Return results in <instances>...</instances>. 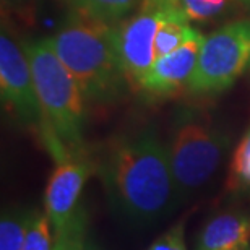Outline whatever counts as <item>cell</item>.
<instances>
[{"label":"cell","instance_id":"20","mask_svg":"<svg viewBox=\"0 0 250 250\" xmlns=\"http://www.w3.org/2000/svg\"><path fill=\"white\" fill-rule=\"evenodd\" d=\"M61 2H68V3H73L75 5V2H77V0H61Z\"/></svg>","mask_w":250,"mask_h":250},{"label":"cell","instance_id":"18","mask_svg":"<svg viewBox=\"0 0 250 250\" xmlns=\"http://www.w3.org/2000/svg\"><path fill=\"white\" fill-rule=\"evenodd\" d=\"M146 250H187L184 224L179 223L176 226L169 228L166 232L154 239Z\"/></svg>","mask_w":250,"mask_h":250},{"label":"cell","instance_id":"14","mask_svg":"<svg viewBox=\"0 0 250 250\" xmlns=\"http://www.w3.org/2000/svg\"><path fill=\"white\" fill-rule=\"evenodd\" d=\"M31 209H3L0 219V250H23Z\"/></svg>","mask_w":250,"mask_h":250},{"label":"cell","instance_id":"2","mask_svg":"<svg viewBox=\"0 0 250 250\" xmlns=\"http://www.w3.org/2000/svg\"><path fill=\"white\" fill-rule=\"evenodd\" d=\"M42 111L41 135L56 163L86 153L83 142L84 96L57 57L51 38L24 42Z\"/></svg>","mask_w":250,"mask_h":250},{"label":"cell","instance_id":"7","mask_svg":"<svg viewBox=\"0 0 250 250\" xmlns=\"http://www.w3.org/2000/svg\"><path fill=\"white\" fill-rule=\"evenodd\" d=\"M0 94L3 107L20 124L41 132L42 111L31 65L24 46H20L5 26L0 36Z\"/></svg>","mask_w":250,"mask_h":250},{"label":"cell","instance_id":"3","mask_svg":"<svg viewBox=\"0 0 250 250\" xmlns=\"http://www.w3.org/2000/svg\"><path fill=\"white\" fill-rule=\"evenodd\" d=\"M51 42L86 101L111 104L130 88L119 56L116 26L77 12L59 28Z\"/></svg>","mask_w":250,"mask_h":250},{"label":"cell","instance_id":"5","mask_svg":"<svg viewBox=\"0 0 250 250\" xmlns=\"http://www.w3.org/2000/svg\"><path fill=\"white\" fill-rule=\"evenodd\" d=\"M250 70V20H236L205 38L187 93L226 91Z\"/></svg>","mask_w":250,"mask_h":250},{"label":"cell","instance_id":"8","mask_svg":"<svg viewBox=\"0 0 250 250\" xmlns=\"http://www.w3.org/2000/svg\"><path fill=\"white\" fill-rule=\"evenodd\" d=\"M94 172L96 161L86 153L57 163L44 193V211L51 219L54 234L63 231L82 211L83 188Z\"/></svg>","mask_w":250,"mask_h":250},{"label":"cell","instance_id":"19","mask_svg":"<svg viewBox=\"0 0 250 250\" xmlns=\"http://www.w3.org/2000/svg\"><path fill=\"white\" fill-rule=\"evenodd\" d=\"M84 250H101L98 246H94L93 242H86V247H84Z\"/></svg>","mask_w":250,"mask_h":250},{"label":"cell","instance_id":"17","mask_svg":"<svg viewBox=\"0 0 250 250\" xmlns=\"http://www.w3.org/2000/svg\"><path fill=\"white\" fill-rule=\"evenodd\" d=\"M229 0H176V5L192 21H208L226 10Z\"/></svg>","mask_w":250,"mask_h":250},{"label":"cell","instance_id":"23","mask_svg":"<svg viewBox=\"0 0 250 250\" xmlns=\"http://www.w3.org/2000/svg\"><path fill=\"white\" fill-rule=\"evenodd\" d=\"M164 2H172V3H176V0H164Z\"/></svg>","mask_w":250,"mask_h":250},{"label":"cell","instance_id":"10","mask_svg":"<svg viewBox=\"0 0 250 250\" xmlns=\"http://www.w3.org/2000/svg\"><path fill=\"white\" fill-rule=\"evenodd\" d=\"M250 247V216L224 211L209 218L200 231L195 250H247Z\"/></svg>","mask_w":250,"mask_h":250},{"label":"cell","instance_id":"9","mask_svg":"<svg viewBox=\"0 0 250 250\" xmlns=\"http://www.w3.org/2000/svg\"><path fill=\"white\" fill-rule=\"evenodd\" d=\"M203 41V34L198 29H193L181 47L161 59H156L143 78L138 93H143L148 98L161 99L187 91Z\"/></svg>","mask_w":250,"mask_h":250},{"label":"cell","instance_id":"16","mask_svg":"<svg viewBox=\"0 0 250 250\" xmlns=\"http://www.w3.org/2000/svg\"><path fill=\"white\" fill-rule=\"evenodd\" d=\"M86 242V213L83 207L77 218L63 231L56 234L54 250H84Z\"/></svg>","mask_w":250,"mask_h":250},{"label":"cell","instance_id":"11","mask_svg":"<svg viewBox=\"0 0 250 250\" xmlns=\"http://www.w3.org/2000/svg\"><path fill=\"white\" fill-rule=\"evenodd\" d=\"M193 29L195 28L188 24V18L182 13V10L172 3L164 15L154 38V57L161 59L179 49L190 38Z\"/></svg>","mask_w":250,"mask_h":250},{"label":"cell","instance_id":"22","mask_svg":"<svg viewBox=\"0 0 250 250\" xmlns=\"http://www.w3.org/2000/svg\"><path fill=\"white\" fill-rule=\"evenodd\" d=\"M8 2H17V3H20V2H24V0H8Z\"/></svg>","mask_w":250,"mask_h":250},{"label":"cell","instance_id":"4","mask_svg":"<svg viewBox=\"0 0 250 250\" xmlns=\"http://www.w3.org/2000/svg\"><path fill=\"white\" fill-rule=\"evenodd\" d=\"M229 143V135L202 109L181 107L174 114L167 153L179 198H190L211 181Z\"/></svg>","mask_w":250,"mask_h":250},{"label":"cell","instance_id":"13","mask_svg":"<svg viewBox=\"0 0 250 250\" xmlns=\"http://www.w3.org/2000/svg\"><path fill=\"white\" fill-rule=\"evenodd\" d=\"M226 188L232 193H250V125L229 161Z\"/></svg>","mask_w":250,"mask_h":250},{"label":"cell","instance_id":"24","mask_svg":"<svg viewBox=\"0 0 250 250\" xmlns=\"http://www.w3.org/2000/svg\"><path fill=\"white\" fill-rule=\"evenodd\" d=\"M247 250H250V247H249V249H247Z\"/></svg>","mask_w":250,"mask_h":250},{"label":"cell","instance_id":"12","mask_svg":"<svg viewBox=\"0 0 250 250\" xmlns=\"http://www.w3.org/2000/svg\"><path fill=\"white\" fill-rule=\"evenodd\" d=\"M143 0H77L75 8L88 18L117 26L133 13Z\"/></svg>","mask_w":250,"mask_h":250},{"label":"cell","instance_id":"21","mask_svg":"<svg viewBox=\"0 0 250 250\" xmlns=\"http://www.w3.org/2000/svg\"><path fill=\"white\" fill-rule=\"evenodd\" d=\"M241 2H242V3H246V5H249V7H250V0H241Z\"/></svg>","mask_w":250,"mask_h":250},{"label":"cell","instance_id":"1","mask_svg":"<svg viewBox=\"0 0 250 250\" xmlns=\"http://www.w3.org/2000/svg\"><path fill=\"white\" fill-rule=\"evenodd\" d=\"M94 161L114 211L135 224L156 221L181 200L167 145L151 127L117 135Z\"/></svg>","mask_w":250,"mask_h":250},{"label":"cell","instance_id":"6","mask_svg":"<svg viewBox=\"0 0 250 250\" xmlns=\"http://www.w3.org/2000/svg\"><path fill=\"white\" fill-rule=\"evenodd\" d=\"M172 2L164 0H143L133 12L117 24V47L122 68L130 89L140 91L154 57V38L164 15Z\"/></svg>","mask_w":250,"mask_h":250},{"label":"cell","instance_id":"15","mask_svg":"<svg viewBox=\"0 0 250 250\" xmlns=\"http://www.w3.org/2000/svg\"><path fill=\"white\" fill-rule=\"evenodd\" d=\"M54 244H56V234L51 219L47 218L46 211L33 208L23 250H54Z\"/></svg>","mask_w":250,"mask_h":250}]
</instances>
